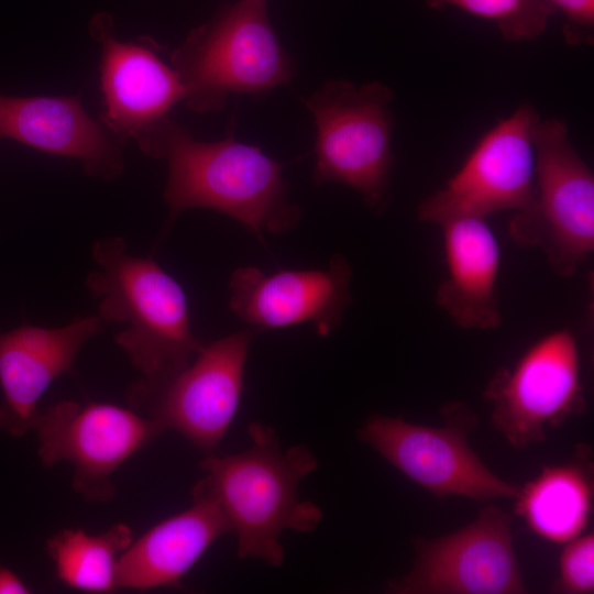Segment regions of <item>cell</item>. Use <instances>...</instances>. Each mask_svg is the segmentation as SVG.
<instances>
[{"label": "cell", "instance_id": "obj_21", "mask_svg": "<svg viewBox=\"0 0 594 594\" xmlns=\"http://www.w3.org/2000/svg\"><path fill=\"white\" fill-rule=\"evenodd\" d=\"M432 9L455 7L494 22L505 41L528 42L547 30L557 9L548 0H425Z\"/></svg>", "mask_w": 594, "mask_h": 594}, {"label": "cell", "instance_id": "obj_3", "mask_svg": "<svg viewBox=\"0 0 594 594\" xmlns=\"http://www.w3.org/2000/svg\"><path fill=\"white\" fill-rule=\"evenodd\" d=\"M251 444L234 454L211 452L200 462L198 482L220 505L237 536V556L278 566L284 562L282 532H308L322 519L321 509L298 498V484L318 465L302 446L283 450L275 431L251 422Z\"/></svg>", "mask_w": 594, "mask_h": 594}, {"label": "cell", "instance_id": "obj_8", "mask_svg": "<svg viewBox=\"0 0 594 594\" xmlns=\"http://www.w3.org/2000/svg\"><path fill=\"white\" fill-rule=\"evenodd\" d=\"M42 464L69 462L73 487L88 502L113 498L116 471L164 432L161 425L133 409L110 403L62 400L38 410L33 422Z\"/></svg>", "mask_w": 594, "mask_h": 594}, {"label": "cell", "instance_id": "obj_19", "mask_svg": "<svg viewBox=\"0 0 594 594\" xmlns=\"http://www.w3.org/2000/svg\"><path fill=\"white\" fill-rule=\"evenodd\" d=\"M544 466L519 488L515 513L538 537L563 543L580 536L593 508V468L583 459Z\"/></svg>", "mask_w": 594, "mask_h": 594}, {"label": "cell", "instance_id": "obj_24", "mask_svg": "<svg viewBox=\"0 0 594 594\" xmlns=\"http://www.w3.org/2000/svg\"><path fill=\"white\" fill-rule=\"evenodd\" d=\"M30 593V588L11 570L0 565V594H24Z\"/></svg>", "mask_w": 594, "mask_h": 594}, {"label": "cell", "instance_id": "obj_12", "mask_svg": "<svg viewBox=\"0 0 594 594\" xmlns=\"http://www.w3.org/2000/svg\"><path fill=\"white\" fill-rule=\"evenodd\" d=\"M256 329L204 344L191 362L133 409L211 452L227 433L239 407L245 363Z\"/></svg>", "mask_w": 594, "mask_h": 594}, {"label": "cell", "instance_id": "obj_4", "mask_svg": "<svg viewBox=\"0 0 594 594\" xmlns=\"http://www.w3.org/2000/svg\"><path fill=\"white\" fill-rule=\"evenodd\" d=\"M197 112L220 111L228 98L257 95L290 81L295 64L276 36L266 0H239L193 30L170 55Z\"/></svg>", "mask_w": 594, "mask_h": 594}, {"label": "cell", "instance_id": "obj_9", "mask_svg": "<svg viewBox=\"0 0 594 594\" xmlns=\"http://www.w3.org/2000/svg\"><path fill=\"white\" fill-rule=\"evenodd\" d=\"M539 116L521 103L476 142L444 186L417 209L421 222L439 226L459 217L485 218L499 211H519L535 197L534 131Z\"/></svg>", "mask_w": 594, "mask_h": 594}, {"label": "cell", "instance_id": "obj_10", "mask_svg": "<svg viewBox=\"0 0 594 594\" xmlns=\"http://www.w3.org/2000/svg\"><path fill=\"white\" fill-rule=\"evenodd\" d=\"M483 396L493 405L492 425L514 448L544 441L548 428L585 407L574 333L562 328L536 340L494 374Z\"/></svg>", "mask_w": 594, "mask_h": 594}, {"label": "cell", "instance_id": "obj_20", "mask_svg": "<svg viewBox=\"0 0 594 594\" xmlns=\"http://www.w3.org/2000/svg\"><path fill=\"white\" fill-rule=\"evenodd\" d=\"M132 541V529L118 522L98 535L82 529H63L47 539L45 549L57 579L66 586L109 593L118 588V559Z\"/></svg>", "mask_w": 594, "mask_h": 594}, {"label": "cell", "instance_id": "obj_13", "mask_svg": "<svg viewBox=\"0 0 594 594\" xmlns=\"http://www.w3.org/2000/svg\"><path fill=\"white\" fill-rule=\"evenodd\" d=\"M352 270L334 255L326 270H283L266 275L254 266L233 271L229 280V307L258 332L311 322L321 337L342 321L352 301Z\"/></svg>", "mask_w": 594, "mask_h": 594}, {"label": "cell", "instance_id": "obj_22", "mask_svg": "<svg viewBox=\"0 0 594 594\" xmlns=\"http://www.w3.org/2000/svg\"><path fill=\"white\" fill-rule=\"evenodd\" d=\"M559 559V578L553 591L588 594L594 591V536L580 535L566 542Z\"/></svg>", "mask_w": 594, "mask_h": 594}, {"label": "cell", "instance_id": "obj_5", "mask_svg": "<svg viewBox=\"0 0 594 594\" xmlns=\"http://www.w3.org/2000/svg\"><path fill=\"white\" fill-rule=\"evenodd\" d=\"M392 89L380 81L355 86L330 79L304 100L316 125V186L338 183L381 213L389 202L394 162Z\"/></svg>", "mask_w": 594, "mask_h": 594}, {"label": "cell", "instance_id": "obj_23", "mask_svg": "<svg viewBox=\"0 0 594 594\" xmlns=\"http://www.w3.org/2000/svg\"><path fill=\"white\" fill-rule=\"evenodd\" d=\"M568 19L565 35L571 43L582 41L581 30H592L594 24V0H548Z\"/></svg>", "mask_w": 594, "mask_h": 594}, {"label": "cell", "instance_id": "obj_6", "mask_svg": "<svg viewBox=\"0 0 594 594\" xmlns=\"http://www.w3.org/2000/svg\"><path fill=\"white\" fill-rule=\"evenodd\" d=\"M535 197L516 211L509 237L538 249L552 268L569 277L594 251V174L572 145L561 119L537 122Z\"/></svg>", "mask_w": 594, "mask_h": 594}, {"label": "cell", "instance_id": "obj_11", "mask_svg": "<svg viewBox=\"0 0 594 594\" xmlns=\"http://www.w3.org/2000/svg\"><path fill=\"white\" fill-rule=\"evenodd\" d=\"M512 519L494 505L468 526L436 539L416 538L413 569L391 580L395 594H521L526 586L513 547Z\"/></svg>", "mask_w": 594, "mask_h": 594}, {"label": "cell", "instance_id": "obj_18", "mask_svg": "<svg viewBox=\"0 0 594 594\" xmlns=\"http://www.w3.org/2000/svg\"><path fill=\"white\" fill-rule=\"evenodd\" d=\"M447 276L436 302L464 329H496L503 323L497 298L502 252L485 218L459 217L439 224Z\"/></svg>", "mask_w": 594, "mask_h": 594}, {"label": "cell", "instance_id": "obj_14", "mask_svg": "<svg viewBox=\"0 0 594 594\" xmlns=\"http://www.w3.org/2000/svg\"><path fill=\"white\" fill-rule=\"evenodd\" d=\"M105 324L91 315L57 328L23 324L0 333V431L20 438L32 430L43 394L73 372L80 349Z\"/></svg>", "mask_w": 594, "mask_h": 594}, {"label": "cell", "instance_id": "obj_2", "mask_svg": "<svg viewBox=\"0 0 594 594\" xmlns=\"http://www.w3.org/2000/svg\"><path fill=\"white\" fill-rule=\"evenodd\" d=\"M91 257L98 270L85 285L98 316L127 324L114 342L140 373L128 391L133 406L182 372L204 343L193 333L183 287L156 261L127 253L119 235L97 239Z\"/></svg>", "mask_w": 594, "mask_h": 594}, {"label": "cell", "instance_id": "obj_7", "mask_svg": "<svg viewBox=\"0 0 594 594\" xmlns=\"http://www.w3.org/2000/svg\"><path fill=\"white\" fill-rule=\"evenodd\" d=\"M443 427L410 424L403 418L371 416L358 431L392 465L428 492L477 502L516 497L519 486L493 473L472 450L466 435L477 422L463 403L443 407Z\"/></svg>", "mask_w": 594, "mask_h": 594}, {"label": "cell", "instance_id": "obj_17", "mask_svg": "<svg viewBox=\"0 0 594 594\" xmlns=\"http://www.w3.org/2000/svg\"><path fill=\"white\" fill-rule=\"evenodd\" d=\"M0 136L41 151L77 158L86 173L105 179L123 169L119 146L75 97L19 98L0 95Z\"/></svg>", "mask_w": 594, "mask_h": 594}, {"label": "cell", "instance_id": "obj_16", "mask_svg": "<svg viewBox=\"0 0 594 594\" xmlns=\"http://www.w3.org/2000/svg\"><path fill=\"white\" fill-rule=\"evenodd\" d=\"M193 504L133 540L117 564V586L183 588L182 580L221 536L231 531L218 502L197 483Z\"/></svg>", "mask_w": 594, "mask_h": 594}, {"label": "cell", "instance_id": "obj_15", "mask_svg": "<svg viewBox=\"0 0 594 594\" xmlns=\"http://www.w3.org/2000/svg\"><path fill=\"white\" fill-rule=\"evenodd\" d=\"M111 25V18L100 13L90 26L102 44L103 121L114 133L139 140L167 118L185 90L175 68L154 50L118 41Z\"/></svg>", "mask_w": 594, "mask_h": 594}, {"label": "cell", "instance_id": "obj_1", "mask_svg": "<svg viewBox=\"0 0 594 594\" xmlns=\"http://www.w3.org/2000/svg\"><path fill=\"white\" fill-rule=\"evenodd\" d=\"M229 128L223 140L201 142L165 118L138 140L145 153L167 160L166 229L183 211L202 208L230 216L262 241L263 231L286 233L297 226L301 211L288 199L285 164L258 146L239 142L233 121Z\"/></svg>", "mask_w": 594, "mask_h": 594}]
</instances>
